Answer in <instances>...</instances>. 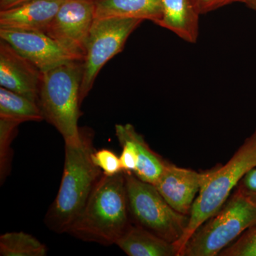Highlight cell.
<instances>
[{
  "mask_svg": "<svg viewBox=\"0 0 256 256\" xmlns=\"http://www.w3.org/2000/svg\"><path fill=\"white\" fill-rule=\"evenodd\" d=\"M94 138L92 129L80 128L78 142H65L60 190L44 218L46 226L55 233H68L104 174L92 161Z\"/></svg>",
  "mask_w": 256,
  "mask_h": 256,
  "instance_id": "cell-1",
  "label": "cell"
},
{
  "mask_svg": "<svg viewBox=\"0 0 256 256\" xmlns=\"http://www.w3.org/2000/svg\"><path fill=\"white\" fill-rule=\"evenodd\" d=\"M124 172L102 174L68 234L86 242L116 244L131 224Z\"/></svg>",
  "mask_w": 256,
  "mask_h": 256,
  "instance_id": "cell-2",
  "label": "cell"
},
{
  "mask_svg": "<svg viewBox=\"0 0 256 256\" xmlns=\"http://www.w3.org/2000/svg\"><path fill=\"white\" fill-rule=\"evenodd\" d=\"M84 60H75L42 72L38 105L44 118L62 134L65 142L80 140V90Z\"/></svg>",
  "mask_w": 256,
  "mask_h": 256,
  "instance_id": "cell-3",
  "label": "cell"
},
{
  "mask_svg": "<svg viewBox=\"0 0 256 256\" xmlns=\"http://www.w3.org/2000/svg\"><path fill=\"white\" fill-rule=\"evenodd\" d=\"M256 166V128L226 164L210 170L192 206L188 228L178 245L180 252L192 234L222 208L244 175Z\"/></svg>",
  "mask_w": 256,
  "mask_h": 256,
  "instance_id": "cell-4",
  "label": "cell"
},
{
  "mask_svg": "<svg viewBox=\"0 0 256 256\" xmlns=\"http://www.w3.org/2000/svg\"><path fill=\"white\" fill-rule=\"evenodd\" d=\"M256 224V204L236 188L216 214L192 234L180 256H216Z\"/></svg>",
  "mask_w": 256,
  "mask_h": 256,
  "instance_id": "cell-5",
  "label": "cell"
},
{
  "mask_svg": "<svg viewBox=\"0 0 256 256\" xmlns=\"http://www.w3.org/2000/svg\"><path fill=\"white\" fill-rule=\"evenodd\" d=\"M124 176L128 210L134 224L174 242L180 248V242L188 228L190 216L172 208L154 185L142 181L132 173L124 172Z\"/></svg>",
  "mask_w": 256,
  "mask_h": 256,
  "instance_id": "cell-6",
  "label": "cell"
},
{
  "mask_svg": "<svg viewBox=\"0 0 256 256\" xmlns=\"http://www.w3.org/2000/svg\"><path fill=\"white\" fill-rule=\"evenodd\" d=\"M142 22V20L132 18H95L88 38L84 57L80 105L94 86L101 68L122 52L130 35Z\"/></svg>",
  "mask_w": 256,
  "mask_h": 256,
  "instance_id": "cell-7",
  "label": "cell"
},
{
  "mask_svg": "<svg viewBox=\"0 0 256 256\" xmlns=\"http://www.w3.org/2000/svg\"><path fill=\"white\" fill-rule=\"evenodd\" d=\"M95 10L96 0H65L46 34L84 58Z\"/></svg>",
  "mask_w": 256,
  "mask_h": 256,
  "instance_id": "cell-8",
  "label": "cell"
},
{
  "mask_svg": "<svg viewBox=\"0 0 256 256\" xmlns=\"http://www.w3.org/2000/svg\"><path fill=\"white\" fill-rule=\"evenodd\" d=\"M0 38L42 72L68 62L84 60V57L70 52L45 32L0 28Z\"/></svg>",
  "mask_w": 256,
  "mask_h": 256,
  "instance_id": "cell-9",
  "label": "cell"
},
{
  "mask_svg": "<svg viewBox=\"0 0 256 256\" xmlns=\"http://www.w3.org/2000/svg\"><path fill=\"white\" fill-rule=\"evenodd\" d=\"M42 72L10 44L0 41V86L38 102ZM38 104V102H37Z\"/></svg>",
  "mask_w": 256,
  "mask_h": 256,
  "instance_id": "cell-10",
  "label": "cell"
},
{
  "mask_svg": "<svg viewBox=\"0 0 256 256\" xmlns=\"http://www.w3.org/2000/svg\"><path fill=\"white\" fill-rule=\"evenodd\" d=\"M210 171L197 172L168 162L154 186L172 208L190 216L197 193L210 176Z\"/></svg>",
  "mask_w": 256,
  "mask_h": 256,
  "instance_id": "cell-11",
  "label": "cell"
},
{
  "mask_svg": "<svg viewBox=\"0 0 256 256\" xmlns=\"http://www.w3.org/2000/svg\"><path fill=\"white\" fill-rule=\"evenodd\" d=\"M65 0H28L0 10V28L46 33Z\"/></svg>",
  "mask_w": 256,
  "mask_h": 256,
  "instance_id": "cell-12",
  "label": "cell"
},
{
  "mask_svg": "<svg viewBox=\"0 0 256 256\" xmlns=\"http://www.w3.org/2000/svg\"><path fill=\"white\" fill-rule=\"evenodd\" d=\"M162 16L158 26L188 43H196L201 14L194 0H162Z\"/></svg>",
  "mask_w": 256,
  "mask_h": 256,
  "instance_id": "cell-13",
  "label": "cell"
},
{
  "mask_svg": "<svg viewBox=\"0 0 256 256\" xmlns=\"http://www.w3.org/2000/svg\"><path fill=\"white\" fill-rule=\"evenodd\" d=\"M116 245L129 256H180L176 244L152 233L138 224H130Z\"/></svg>",
  "mask_w": 256,
  "mask_h": 256,
  "instance_id": "cell-14",
  "label": "cell"
},
{
  "mask_svg": "<svg viewBox=\"0 0 256 256\" xmlns=\"http://www.w3.org/2000/svg\"><path fill=\"white\" fill-rule=\"evenodd\" d=\"M116 137L124 138L130 141L137 154V168L134 174L146 182L156 184L168 164L161 156L150 148L142 134L131 124L116 126Z\"/></svg>",
  "mask_w": 256,
  "mask_h": 256,
  "instance_id": "cell-15",
  "label": "cell"
},
{
  "mask_svg": "<svg viewBox=\"0 0 256 256\" xmlns=\"http://www.w3.org/2000/svg\"><path fill=\"white\" fill-rule=\"evenodd\" d=\"M162 16V0H96L95 18H138L158 25Z\"/></svg>",
  "mask_w": 256,
  "mask_h": 256,
  "instance_id": "cell-16",
  "label": "cell"
},
{
  "mask_svg": "<svg viewBox=\"0 0 256 256\" xmlns=\"http://www.w3.org/2000/svg\"><path fill=\"white\" fill-rule=\"evenodd\" d=\"M0 118L21 124L44 120L37 102L3 87L0 88Z\"/></svg>",
  "mask_w": 256,
  "mask_h": 256,
  "instance_id": "cell-17",
  "label": "cell"
},
{
  "mask_svg": "<svg viewBox=\"0 0 256 256\" xmlns=\"http://www.w3.org/2000/svg\"><path fill=\"white\" fill-rule=\"evenodd\" d=\"M44 244L24 232H10L0 236L1 256H44Z\"/></svg>",
  "mask_w": 256,
  "mask_h": 256,
  "instance_id": "cell-18",
  "label": "cell"
},
{
  "mask_svg": "<svg viewBox=\"0 0 256 256\" xmlns=\"http://www.w3.org/2000/svg\"><path fill=\"white\" fill-rule=\"evenodd\" d=\"M21 122L0 118V181L2 184L11 170L12 150V142L18 132Z\"/></svg>",
  "mask_w": 256,
  "mask_h": 256,
  "instance_id": "cell-19",
  "label": "cell"
},
{
  "mask_svg": "<svg viewBox=\"0 0 256 256\" xmlns=\"http://www.w3.org/2000/svg\"><path fill=\"white\" fill-rule=\"evenodd\" d=\"M218 256H256V224L246 230Z\"/></svg>",
  "mask_w": 256,
  "mask_h": 256,
  "instance_id": "cell-20",
  "label": "cell"
},
{
  "mask_svg": "<svg viewBox=\"0 0 256 256\" xmlns=\"http://www.w3.org/2000/svg\"><path fill=\"white\" fill-rule=\"evenodd\" d=\"M92 159L96 166L100 168L102 174L106 176H114L124 172L120 156L110 150L105 148L94 151Z\"/></svg>",
  "mask_w": 256,
  "mask_h": 256,
  "instance_id": "cell-21",
  "label": "cell"
},
{
  "mask_svg": "<svg viewBox=\"0 0 256 256\" xmlns=\"http://www.w3.org/2000/svg\"><path fill=\"white\" fill-rule=\"evenodd\" d=\"M122 146V152L120 156L122 171L124 172L134 173L137 168L138 158L134 146L130 141L124 138H117Z\"/></svg>",
  "mask_w": 256,
  "mask_h": 256,
  "instance_id": "cell-22",
  "label": "cell"
},
{
  "mask_svg": "<svg viewBox=\"0 0 256 256\" xmlns=\"http://www.w3.org/2000/svg\"><path fill=\"white\" fill-rule=\"evenodd\" d=\"M236 188L256 204V166L244 175L237 185Z\"/></svg>",
  "mask_w": 256,
  "mask_h": 256,
  "instance_id": "cell-23",
  "label": "cell"
},
{
  "mask_svg": "<svg viewBox=\"0 0 256 256\" xmlns=\"http://www.w3.org/2000/svg\"><path fill=\"white\" fill-rule=\"evenodd\" d=\"M200 14H206L236 2V0H194Z\"/></svg>",
  "mask_w": 256,
  "mask_h": 256,
  "instance_id": "cell-24",
  "label": "cell"
},
{
  "mask_svg": "<svg viewBox=\"0 0 256 256\" xmlns=\"http://www.w3.org/2000/svg\"><path fill=\"white\" fill-rule=\"evenodd\" d=\"M28 0H0V10L10 9Z\"/></svg>",
  "mask_w": 256,
  "mask_h": 256,
  "instance_id": "cell-25",
  "label": "cell"
},
{
  "mask_svg": "<svg viewBox=\"0 0 256 256\" xmlns=\"http://www.w3.org/2000/svg\"><path fill=\"white\" fill-rule=\"evenodd\" d=\"M236 2L242 3L256 13V0H236Z\"/></svg>",
  "mask_w": 256,
  "mask_h": 256,
  "instance_id": "cell-26",
  "label": "cell"
}]
</instances>
